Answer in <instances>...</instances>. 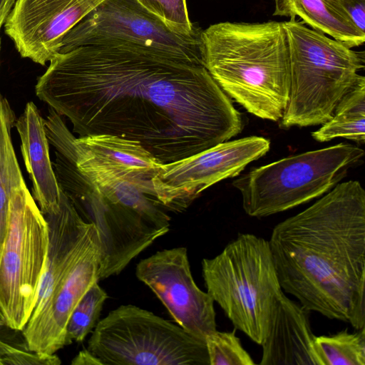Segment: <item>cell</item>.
<instances>
[{"label": "cell", "instance_id": "1", "mask_svg": "<svg viewBox=\"0 0 365 365\" xmlns=\"http://www.w3.org/2000/svg\"><path fill=\"white\" fill-rule=\"evenodd\" d=\"M49 62L36 95L78 136L135 140L168 163L242 131L241 114L203 66L130 44L80 46Z\"/></svg>", "mask_w": 365, "mask_h": 365}, {"label": "cell", "instance_id": "2", "mask_svg": "<svg viewBox=\"0 0 365 365\" xmlns=\"http://www.w3.org/2000/svg\"><path fill=\"white\" fill-rule=\"evenodd\" d=\"M269 242L282 290L309 311L365 327V191L339 182L278 223Z\"/></svg>", "mask_w": 365, "mask_h": 365}, {"label": "cell", "instance_id": "3", "mask_svg": "<svg viewBox=\"0 0 365 365\" xmlns=\"http://www.w3.org/2000/svg\"><path fill=\"white\" fill-rule=\"evenodd\" d=\"M204 67L249 113L281 120L290 89L289 49L282 22H221L201 33Z\"/></svg>", "mask_w": 365, "mask_h": 365}, {"label": "cell", "instance_id": "4", "mask_svg": "<svg viewBox=\"0 0 365 365\" xmlns=\"http://www.w3.org/2000/svg\"><path fill=\"white\" fill-rule=\"evenodd\" d=\"M289 57L290 89L280 126L322 125L361 76L364 55L291 18L282 22Z\"/></svg>", "mask_w": 365, "mask_h": 365}, {"label": "cell", "instance_id": "5", "mask_svg": "<svg viewBox=\"0 0 365 365\" xmlns=\"http://www.w3.org/2000/svg\"><path fill=\"white\" fill-rule=\"evenodd\" d=\"M207 292L232 322L262 345L281 296L268 240L239 234L213 258L202 261Z\"/></svg>", "mask_w": 365, "mask_h": 365}, {"label": "cell", "instance_id": "6", "mask_svg": "<svg viewBox=\"0 0 365 365\" xmlns=\"http://www.w3.org/2000/svg\"><path fill=\"white\" fill-rule=\"evenodd\" d=\"M364 155L359 146L339 143L254 168L232 185L241 193L245 213L264 217L327 193Z\"/></svg>", "mask_w": 365, "mask_h": 365}, {"label": "cell", "instance_id": "7", "mask_svg": "<svg viewBox=\"0 0 365 365\" xmlns=\"http://www.w3.org/2000/svg\"><path fill=\"white\" fill-rule=\"evenodd\" d=\"M87 349L102 365H210L205 341L133 304L98 321Z\"/></svg>", "mask_w": 365, "mask_h": 365}, {"label": "cell", "instance_id": "8", "mask_svg": "<svg viewBox=\"0 0 365 365\" xmlns=\"http://www.w3.org/2000/svg\"><path fill=\"white\" fill-rule=\"evenodd\" d=\"M48 244L47 222L24 183L11 196L0 255V311L11 329L22 331L36 307Z\"/></svg>", "mask_w": 365, "mask_h": 365}, {"label": "cell", "instance_id": "9", "mask_svg": "<svg viewBox=\"0 0 365 365\" xmlns=\"http://www.w3.org/2000/svg\"><path fill=\"white\" fill-rule=\"evenodd\" d=\"M202 31L182 35L136 0H103L65 35L58 53L80 46L130 44L204 66Z\"/></svg>", "mask_w": 365, "mask_h": 365}, {"label": "cell", "instance_id": "10", "mask_svg": "<svg viewBox=\"0 0 365 365\" xmlns=\"http://www.w3.org/2000/svg\"><path fill=\"white\" fill-rule=\"evenodd\" d=\"M58 185L81 217L96 228L98 280L120 274L133 259L169 232L157 227L133 206L110 200L96 191L75 167L61 175Z\"/></svg>", "mask_w": 365, "mask_h": 365}, {"label": "cell", "instance_id": "11", "mask_svg": "<svg viewBox=\"0 0 365 365\" xmlns=\"http://www.w3.org/2000/svg\"><path fill=\"white\" fill-rule=\"evenodd\" d=\"M269 148V140L249 136L229 140L190 157L163 163L152 179L155 197L165 209L182 212L204 190L239 175Z\"/></svg>", "mask_w": 365, "mask_h": 365}, {"label": "cell", "instance_id": "12", "mask_svg": "<svg viewBox=\"0 0 365 365\" xmlns=\"http://www.w3.org/2000/svg\"><path fill=\"white\" fill-rule=\"evenodd\" d=\"M135 275L187 333L205 341L217 330L214 301L195 284L186 247L163 250L141 259Z\"/></svg>", "mask_w": 365, "mask_h": 365}, {"label": "cell", "instance_id": "13", "mask_svg": "<svg viewBox=\"0 0 365 365\" xmlns=\"http://www.w3.org/2000/svg\"><path fill=\"white\" fill-rule=\"evenodd\" d=\"M99 240L96 228L50 295L37 306L22 329L27 349L54 354L66 346L68 319L82 297L98 282Z\"/></svg>", "mask_w": 365, "mask_h": 365}, {"label": "cell", "instance_id": "14", "mask_svg": "<svg viewBox=\"0 0 365 365\" xmlns=\"http://www.w3.org/2000/svg\"><path fill=\"white\" fill-rule=\"evenodd\" d=\"M103 0H16L5 33L21 57L44 66L65 35Z\"/></svg>", "mask_w": 365, "mask_h": 365}, {"label": "cell", "instance_id": "15", "mask_svg": "<svg viewBox=\"0 0 365 365\" xmlns=\"http://www.w3.org/2000/svg\"><path fill=\"white\" fill-rule=\"evenodd\" d=\"M52 136L78 164L112 171L140 185L153 187V178L163 164L140 143L112 135L75 137L53 110L44 119Z\"/></svg>", "mask_w": 365, "mask_h": 365}, {"label": "cell", "instance_id": "16", "mask_svg": "<svg viewBox=\"0 0 365 365\" xmlns=\"http://www.w3.org/2000/svg\"><path fill=\"white\" fill-rule=\"evenodd\" d=\"M308 309L283 294L262 344L261 365H320Z\"/></svg>", "mask_w": 365, "mask_h": 365}, {"label": "cell", "instance_id": "17", "mask_svg": "<svg viewBox=\"0 0 365 365\" xmlns=\"http://www.w3.org/2000/svg\"><path fill=\"white\" fill-rule=\"evenodd\" d=\"M14 126L21 140V151L32 182L33 197L43 215L60 207L58 186L49 154L44 119L33 102H28Z\"/></svg>", "mask_w": 365, "mask_h": 365}, {"label": "cell", "instance_id": "18", "mask_svg": "<svg viewBox=\"0 0 365 365\" xmlns=\"http://www.w3.org/2000/svg\"><path fill=\"white\" fill-rule=\"evenodd\" d=\"M274 16L300 17L312 29L349 48L364 43L365 34L352 23L339 0H274Z\"/></svg>", "mask_w": 365, "mask_h": 365}, {"label": "cell", "instance_id": "19", "mask_svg": "<svg viewBox=\"0 0 365 365\" xmlns=\"http://www.w3.org/2000/svg\"><path fill=\"white\" fill-rule=\"evenodd\" d=\"M16 120L9 102L0 94V255L8 230L11 196L25 183L11 138Z\"/></svg>", "mask_w": 365, "mask_h": 365}, {"label": "cell", "instance_id": "20", "mask_svg": "<svg viewBox=\"0 0 365 365\" xmlns=\"http://www.w3.org/2000/svg\"><path fill=\"white\" fill-rule=\"evenodd\" d=\"M318 142L344 138L357 144L365 143V78L361 76L337 104L332 117L312 132Z\"/></svg>", "mask_w": 365, "mask_h": 365}, {"label": "cell", "instance_id": "21", "mask_svg": "<svg viewBox=\"0 0 365 365\" xmlns=\"http://www.w3.org/2000/svg\"><path fill=\"white\" fill-rule=\"evenodd\" d=\"M314 349L320 365H365V327L315 336Z\"/></svg>", "mask_w": 365, "mask_h": 365}, {"label": "cell", "instance_id": "22", "mask_svg": "<svg viewBox=\"0 0 365 365\" xmlns=\"http://www.w3.org/2000/svg\"><path fill=\"white\" fill-rule=\"evenodd\" d=\"M107 298L106 292L98 282L91 285L68 319L66 329V346L73 341L82 342L95 328Z\"/></svg>", "mask_w": 365, "mask_h": 365}, {"label": "cell", "instance_id": "23", "mask_svg": "<svg viewBox=\"0 0 365 365\" xmlns=\"http://www.w3.org/2000/svg\"><path fill=\"white\" fill-rule=\"evenodd\" d=\"M236 329L232 331L217 330L205 339L210 365H254L251 356L243 348L236 336Z\"/></svg>", "mask_w": 365, "mask_h": 365}, {"label": "cell", "instance_id": "24", "mask_svg": "<svg viewBox=\"0 0 365 365\" xmlns=\"http://www.w3.org/2000/svg\"><path fill=\"white\" fill-rule=\"evenodd\" d=\"M170 30L182 35L201 31L190 20L186 0H136Z\"/></svg>", "mask_w": 365, "mask_h": 365}, {"label": "cell", "instance_id": "25", "mask_svg": "<svg viewBox=\"0 0 365 365\" xmlns=\"http://www.w3.org/2000/svg\"><path fill=\"white\" fill-rule=\"evenodd\" d=\"M56 354H45L19 348L0 339V365H59Z\"/></svg>", "mask_w": 365, "mask_h": 365}, {"label": "cell", "instance_id": "26", "mask_svg": "<svg viewBox=\"0 0 365 365\" xmlns=\"http://www.w3.org/2000/svg\"><path fill=\"white\" fill-rule=\"evenodd\" d=\"M354 26L365 34V0H339Z\"/></svg>", "mask_w": 365, "mask_h": 365}, {"label": "cell", "instance_id": "27", "mask_svg": "<svg viewBox=\"0 0 365 365\" xmlns=\"http://www.w3.org/2000/svg\"><path fill=\"white\" fill-rule=\"evenodd\" d=\"M72 365H102L101 361L97 359L87 349L81 351L72 360Z\"/></svg>", "mask_w": 365, "mask_h": 365}, {"label": "cell", "instance_id": "28", "mask_svg": "<svg viewBox=\"0 0 365 365\" xmlns=\"http://www.w3.org/2000/svg\"><path fill=\"white\" fill-rule=\"evenodd\" d=\"M16 0H0V30L5 24Z\"/></svg>", "mask_w": 365, "mask_h": 365}, {"label": "cell", "instance_id": "29", "mask_svg": "<svg viewBox=\"0 0 365 365\" xmlns=\"http://www.w3.org/2000/svg\"><path fill=\"white\" fill-rule=\"evenodd\" d=\"M6 326V322L2 313L0 311V327Z\"/></svg>", "mask_w": 365, "mask_h": 365}, {"label": "cell", "instance_id": "30", "mask_svg": "<svg viewBox=\"0 0 365 365\" xmlns=\"http://www.w3.org/2000/svg\"><path fill=\"white\" fill-rule=\"evenodd\" d=\"M0 50H1V38H0Z\"/></svg>", "mask_w": 365, "mask_h": 365}]
</instances>
